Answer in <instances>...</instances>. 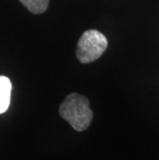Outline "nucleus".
Masks as SVG:
<instances>
[{
    "mask_svg": "<svg viewBox=\"0 0 159 160\" xmlns=\"http://www.w3.org/2000/svg\"><path fill=\"white\" fill-rule=\"evenodd\" d=\"M107 48V39L97 30H87L79 39L77 57L81 63H90L97 60Z\"/></svg>",
    "mask_w": 159,
    "mask_h": 160,
    "instance_id": "obj_2",
    "label": "nucleus"
},
{
    "mask_svg": "<svg viewBox=\"0 0 159 160\" xmlns=\"http://www.w3.org/2000/svg\"><path fill=\"white\" fill-rule=\"evenodd\" d=\"M12 84L8 78L0 77V114L7 111L11 101Z\"/></svg>",
    "mask_w": 159,
    "mask_h": 160,
    "instance_id": "obj_3",
    "label": "nucleus"
},
{
    "mask_svg": "<svg viewBox=\"0 0 159 160\" xmlns=\"http://www.w3.org/2000/svg\"><path fill=\"white\" fill-rule=\"evenodd\" d=\"M59 114L77 131L86 130L93 119L88 98L77 93L69 94L63 100L59 108Z\"/></svg>",
    "mask_w": 159,
    "mask_h": 160,
    "instance_id": "obj_1",
    "label": "nucleus"
},
{
    "mask_svg": "<svg viewBox=\"0 0 159 160\" xmlns=\"http://www.w3.org/2000/svg\"><path fill=\"white\" fill-rule=\"evenodd\" d=\"M29 12L38 15L47 11L50 0H20Z\"/></svg>",
    "mask_w": 159,
    "mask_h": 160,
    "instance_id": "obj_4",
    "label": "nucleus"
}]
</instances>
